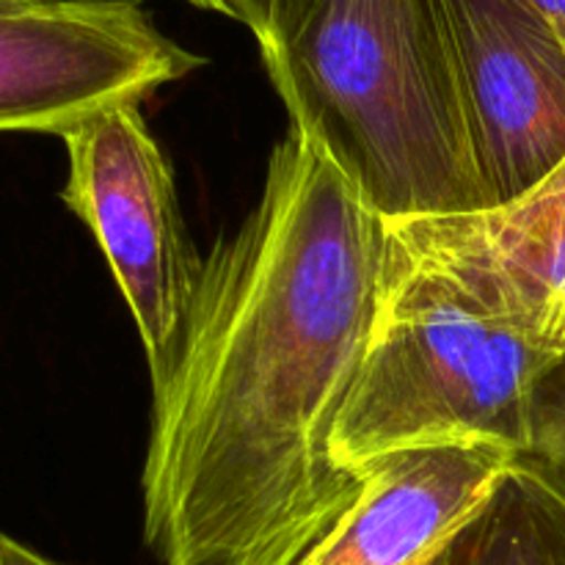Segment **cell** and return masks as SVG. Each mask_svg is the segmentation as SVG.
<instances>
[{"label": "cell", "mask_w": 565, "mask_h": 565, "mask_svg": "<svg viewBox=\"0 0 565 565\" xmlns=\"http://www.w3.org/2000/svg\"><path fill=\"white\" fill-rule=\"evenodd\" d=\"M386 257L375 213L290 127L259 202L204 257L177 362L152 392L143 541L163 565H298L348 502L331 434Z\"/></svg>", "instance_id": "obj_1"}, {"label": "cell", "mask_w": 565, "mask_h": 565, "mask_svg": "<svg viewBox=\"0 0 565 565\" xmlns=\"http://www.w3.org/2000/svg\"><path fill=\"white\" fill-rule=\"evenodd\" d=\"M254 39L290 127L375 213L489 210L441 0H274Z\"/></svg>", "instance_id": "obj_2"}, {"label": "cell", "mask_w": 565, "mask_h": 565, "mask_svg": "<svg viewBox=\"0 0 565 565\" xmlns=\"http://www.w3.org/2000/svg\"><path fill=\"white\" fill-rule=\"evenodd\" d=\"M555 359L436 276L384 257L379 315L331 458L351 472L419 447L491 445L522 456L535 384Z\"/></svg>", "instance_id": "obj_3"}, {"label": "cell", "mask_w": 565, "mask_h": 565, "mask_svg": "<svg viewBox=\"0 0 565 565\" xmlns=\"http://www.w3.org/2000/svg\"><path fill=\"white\" fill-rule=\"evenodd\" d=\"M61 199L88 226L130 307L152 392L177 362L204 259L188 237L174 174L138 105H116L61 136Z\"/></svg>", "instance_id": "obj_4"}, {"label": "cell", "mask_w": 565, "mask_h": 565, "mask_svg": "<svg viewBox=\"0 0 565 565\" xmlns=\"http://www.w3.org/2000/svg\"><path fill=\"white\" fill-rule=\"evenodd\" d=\"M204 64L138 0H44L0 11V132H50L141 105Z\"/></svg>", "instance_id": "obj_5"}, {"label": "cell", "mask_w": 565, "mask_h": 565, "mask_svg": "<svg viewBox=\"0 0 565 565\" xmlns=\"http://www.w3.org/2000/svg\"><path fill=\"white\" fill-rule=\"evenodd\" d=\"M489 207L565 160V47L527 0H441Z\"/></svg>", "instance_id": "obj_6"}, {"label": "cell", "mask_w": 565, "mask_h": 565, "mask_svg": "<svg viewBox=\"0 0 565 565\" xmlns=\"http://www.w3.org/2000/svg\"><path fill=\"white\" fill-rule=\"evenodd\" d=\"M386 257L441 279L535 348L565 353V160L502 207L386 221Z\"/></svg>", "instance_id": "obj_7"}, {"label": "cell", "mask_w": 565, "mask_h": 565, "mask_svg": "<svg viewBox=\"0 0 565 565\" xmlns=\"http://www.w3.org/2000/svg\"><path fill=\"white\" fill-rule=\"evenodd\" d=\"M516 458L491 445L419 447L351 469V497L298 565H425Z\"/></svg>", "instance_id": "obj_8"}, {"label": "cell", "mask_w": 565, "mask_h": 565, "mask_svg": "<svg viewBox=\"0 0 565 565\" xmlns=\"http://www.w3.org/2000/svg\"><path fill=\"white\" fill-rule=\"evenodd\" d=\"M441 565H565V494L516 458L480 511L441 550Z\"/></svg>", "instance_id": "obj_9"}, {"label": "cell", "mask_w": 565, "mask_h": 565, "mask_svg": "<svg viewBox=\"0 0 565 565\" xmlns=\"http://www.w3.org/2000/svg\"><path fill=\"white\" fill-rule=\"evenodd\" d=\"M519 458L533 463L565 494V353L539 379L530 406V441Z\"/></svg>", "instance_id": "obj_10"}, {"label": "cell", "mask_w": 565, "mask_h": 565, "mask_svg": "<svg viewBox=\"0 0 565 565\" xmlns=\"http://www.w3.org/2000/svg\"><path fill=\"white\" fill-rule=\"evenodd\" d=\"M188 3L204 11H215L221 17H230V20L241 22L257 36V33H263L265 22H268L274 0H188Z\"/></svg>", "instance_id": "obj_11"}, {"label": "cell", "mask_w": 565, "mask_h": 565, "mask_svg": "<svg viewBox=\"0 0 565 565\" xmlns=\"http://www.w3.org/2000/svg\"><path fill=\"white\" fill-rule=\"evenodd\" d=\"M0 565H72L53 561V557H44L42 552L31 550V546L20 544L11 535L0 533Z\"/></svg>", "instance_id": "obj_12"}, {"label": "cell", "mask_w": 565, "mask_h": 565, "mask_svg": "<svg viewBox=\"0 0 565 565\" xmlns=\"http://www.w3.org/2000/svg\"><path fill=\"white\" fill-rule=\"evenodd\" d=\"M535 11L546 20V25L557 33L565 47V0H527Z\"/></svg>", "instance_id": "obj_13"}, {"label": "cell", "mask_w": 565, "mask_h": 565, "mask_svg": "<svg viewBox=\"0 0 565 565\" xmlns=\"http://www.w3.org/2000/svg\"><path fill=\"white\" fill-rule=\"evenodd\" d=\"M28 3H39V0H0V11L20 9V6H28Z\"/></svg>", "instance_id": "obj_14"}, {"label": "cell", "mask_w": 565, "mask_h": 565, "mask_svg": "<svg viewBox=\"0 0 565 565\" xmlns=\"http://www.w3.org/2000/svg\"><path fill=\"white\" fill-rule=\"evenodd\" d=\"M439 555H441V552H439ZM439 555H436V557H434V561H428V563H425V565H441V561H439Z\"/></svg>", "instance_id": "obj_15"}, {"label": "cell", "mask_w": 565, "mask_h": 565, "mask_svg": "<svg viewBox=\"0 0 565 565\" xmlns=\"http://www.w3.org/2000/svg\"><path fill=\"white\" fill-rule=\"evenodd\" d=\"M39 3H44V0H39Z\"/></svg>", "instance_id": "obj_16"}]
</instances>
